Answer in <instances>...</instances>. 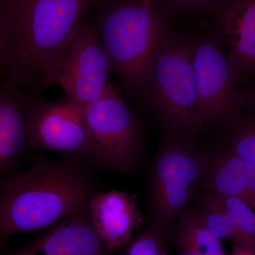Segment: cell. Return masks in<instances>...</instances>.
I'll use <instances>...</instances> for the list:
<instances>
[{
  "label": "cell",
  "mask_w": 255,
  "mask_h": 255,
  "mask_svg": "<svg viewBox=\"0 0 255 255\" xmlns=\"http://www.w3.org/2000/svg\"><path fill=\"white\" fill-rule=\"evenodd\" d=\"M92 0H1L3 84L36 96L52 85Z\"/></svg>",
  "instance_id": "cell-1"
},
{
  "label": "cell",
  "mask_w": 255,
  "mask_h": 255,
  "mask_svg": "<svg viewBox=\"0 0 255 255\" xmlns=\"http://www.w3.org/2000/svg\"><path fill=\"white\" fill-rule=\"evenodd\" d=\"M85 159L53 160L41 156L1 182L0 239L41 231L87 213L97 185Z\"/></svg>",
  "instance_id": "cell-2"
},
{
  "label": "cell",
  "mask_w": 255,
  "mask_h": 255,
  "mask_svg": "<svg viewBox=\"0 0 255 255\" xmlns=\"http://www.w3.org/2000/svg\"><path fill=\"white\" fill-rule=\"evenodd\" d=\"M192 28L176 22L146 67L141 103L164 132L195 137L204 129L193 65Z\"/></svg>",
  "instance_id": "cell-3"
},
{
  "label": "cell",
  "mask_w": 255,
  "mask_h": 255,
  "mask_svg": "<svg viewBox=\"0 0 255 255\" xmlns=\"http://www.w3.org/2000/svg\"><path fill=\"white\" fill-rule=\"evenodd\" d=\"M176 22L158 0H119L102 18L97 30L112 70L132 100L140 104L151 53Z\"/></svg>",
  "instance_id": "cell-4"
},
{
  "label": "cell",
  "mask_w": 255,
  "mask_h": 255,
  "mask_svg": "<svg viewBox=\"0 0 255 255\" xmlns=\"http://www.w3.org/2000/svg\"><path fill=\"white\" fill-rule=\"evenodd\" d=\"M194 137L164 132L150 174V226L162 234L172 226L204 180L209 153Z\"/></svg>",
  "instance_id": "cell-5"
},
{
  "label": "cell",
  "mask_w": 255,
  "mask_h": 255,
  "mask_svg": "<svg viewBox=\"0 0 255 255\" xmlns=\"http://www.w3.org/2000/svg\"><path fill=\"white\" fill-rule=\"evenodd\" d=\"M193 65L204 127L229 130L243 116L246 95L212 24L194 28Z\"/></svg>",
  "instance_id": "cell-6"
},
{
  "label": "cell",
  "mask_w": 255,
  "mask_h": 255,
  "mask_svg": "<svg viewBox=\"0 0 255 255\" xmlns=\"http://www.w3.org/2000/svg\"><path fill=\"white\" fill-rule=\"evenodd\" d=\"M88 141L85 159L92 167L128 173L143 143L140 119L113 89L83 105Z\"/></svg>",
  "instance_id": "cell-7"
},
{
  "label": "cell",
  "mask_w": 255,
  "mask_h": 255,
  "mask_svg": "<svg viewBox=\"0 0 255 255\" xmlns=\"http://www.w3.org/2000/svg\"><path fill=\"white\" fill-rule=\"evenodd\" d=\"M112 63L98 30L81 23L64 54L52 85L62 87L69 98L82 105L113 90Z\"/></svg>",
  "instance_id": "cell-8"
},
{
  "label": "cell",
  "mask_w": 255,
  "mask_h": 255,
  "mask_svg": "<svg viewBox=\"0 0 255 255\" xmlns=\"http://www.w3.org/2000/svg\"><path fill=\"white\" fill-rule=\"evenodd\" d=\"M31 150H52L85 159L88 135L83 105L67 97L57 102L34 97L28 111Z\"/></svg>",
  "instance_id": "cell-9"
},
{
  "label": "cell",
  "mask_w": 255,
  "mask_h": 255,
  "mask_svg": "<svg viewBox=\"0 0 255 255\" xmlns=\"http://www.w3.org/2000/svg\"><path fill=\"white\" fill-rule=\"evenodd\" d=\"M207 14L219 31L240 85L255 75V0H215Z\"/></svg>",
  "instance_id": "cell-10"
},
{
  "label": "cell",
  "mask_w": 255,
  "mask_h": 255,
  "mask_svg": "<svg viewBox=\"0 0 255 255\" xmlns=\"http://www.w3.org/2000/svg\"><path fill=\"white\" fill-rule=\"evenodd\" d=\"M18 87L2 84L0 91V176L1 182L14 171L31 151L28 111L33 99Z\"/></svg>",
  "instance_id": "cell-11"
},
{
  "label": "cell",
  "mask_w": 255,
  "mask_h": 255,
  "mask_svg": "<svg viewBox=\"0 0 255 255\" xmlns=\"http://www.w3.org/2000/svg\"><path fill=\"white\" fill-rule=\"evenodd\" d=\"M87 215L96 232L110 252L127 245L143 217L136 198L127 191L96 192L87 204Z\"/></svg>",
  "instance_id": "cell-12"
},
{
  "label": "cell",
  "mask_w": 255,
  "mask_h": 255,
  "mask_svg": "<svg viewBox=\"0 0 255 255\" xmlns=\"http://www.w3.org/2000/svg\"><path fill=\"white\" fill-rule=\"evenodd\" d=\"M4 255H112L87 214L67 218L20 249Z\"/></svg>",
  "instance_id": "cell-13"
},
{
  "label": "cell",
  "mask_w": 255,
  "mask_h": 255,
  "mask_svg": "<svg viewBox=\"0 0 255 255\" xmlns=\"http://www.w3.org/2000/svg\"><path fill=\"white\" fill-rule=\"evenodd\" d=\"M203 182L207 192L241 199L255 211V164L229 149L209 154Z\"/></svg>",
  "instance_id": "cell-14"
},
{
  "label": "cell",
  "mask_w": 255,
  "mask_h": 255,
  "mask_svg": "<svg viewBox=\"0 0 255 255\" xmlns=\"http://www.w3.org/2000/svg\"><path fill=\"white\" fill-rule=\"evenodd\" d=\"M182 216L174 238L179 255H227L221 238L204 224L199 211Z\"/></svg>",
  "instance_id": "cell-15"
},
{
  "label": "cell",
  "mask_w": 255,
  "mask_h": 255,
  "mask_svg": "<svg viewBox=\"0 0 255 255\" xmlns=\"http://www.w3.org/2000/svg\"><path fill=\"white\" fill-rule=\"evenodd\" d=\"M202 204V211H199L201 219L215 235L221 240L232 242L234 246L249 250L246 238L229 215L216 201L206 194Z\"/></svg>",
  "instance_id": "cell-16"
},
{
  "label": "cell",
  "mask_w": 255,
  "mask_h": 255,
  "mask_svg": "<svg viewBox=\"0 0 255 255\" xmlns=\"http://www.w3.org/2000/svg\"><path fill=\"white\" fill-rule=\"evenodd\" d=\"M232 219L246 238L250 251L255 253V211L244 201L234 197L206 193Z\"/></svg>",
  "instance_id": "cell-17"
},
{
  "label": "cell",
  "mask_w": 255,
  "mask_h": 255,
  "mask_svg": "<svg viewBox=\"0 0 255 255\" xmlns=\"http://www.w3.org/2000/svg\"><path fill=\"white\" fill-rule=\"evenodd\" d=\"M228 149L255 164V116L243 115L228 130Z\"/></svg>",
  "instance_id": "cell-18"
},
{
  "label": "cell",
  "mask_w": 255,
  "mask_h": 255,
  "mask_svg": "<svg viewBox=\"0 0 255 255\" xmlns=\"http://www.w3.org/2000/svg\"><path fill=\"white\" fill-rule=\"evenodd\" d=\"M163 236L157 228L149 226L129 245L126 255H166Z\"/></svg>",
  "instance_id": "cell-19"
},
{
  "label": "cell",
  "mask_w": 255,
  "mask_h": 255,
  "mask_svg": "<svg viewBox=\"0 0 255 255\" xmlns=\"http://www.w3.org/2000/svg\"><path fill=\"white\" fill-rule=\"evenodd\" d=\"M166 11L177 20L188 15L207 14L215 0H158Z\"/></svg>",
  "instance_id": "cell-20"
},
{
  "label": "cell",
  "mask_w": 255,
  "mask_h": 255,
  "mask_svg": "<svg viewBox=\"0 0 255 255\" xmlns=\"http://www.w3.org/2000/svg\"><path fill=\"white\" fill-rule=\"evenodd\" d=\"M246 95L244 112L247 115L255 116V75L248 85L243 87Z\"/></svg>",
  "instance_id": "cell-21"
},
{
  "label": "cell",
  "mask_w": 255,
  "mask_h": 255,
  "mask_svg": "<svg viewBox=\"0 0 255 255\" xmlns=\"http://www.w3.org/2000/svg\"><path fill=\"white\" fill-rule=\"evenodd\" d=\"M231 255H255L254 252L247 250L246 248L241 247L234 246L233 251Z\"/></svg>",
  "instance_id": "cell-22"
}]
</instances>
